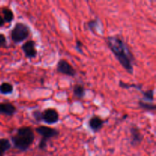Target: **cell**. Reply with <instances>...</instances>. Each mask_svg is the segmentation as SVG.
Listing matches in <instances>:
<instances>
[{
    "instance_id": "6da1fadb",
    "label": "cell",
    "mask_w": 156,
    "mask_h": 156,
    "mask_svg": "<svg viewBox=\"0 0 156 156\" xmlns=\"http://www.w3.org/2000/svg\"><path fill=\"white\" fill-rule=\"evenodd\" d=\"M107 45L114 53L122 66L129 73H133L134 57L126 43L119 36H110L107 38Z\"/></svg>"
},
{
    "instance_id": "7a4b0ae2",
    "label": "cell",
    "mask_w": 156,
    "mask_h": 156,
    "mask_svg": "<svg viewBox=\"0 0 156 156\" xmlns=\"http://www.w3.org/2000/svg\"><path fill=\"white\" fill-rule=\"evenodd\" d=\"M35 136L30 126H22L17 129L15 135L11 136V141L15 149L25 152L34 143Z\"/></svg>"
},
{
    "instance_id": "3957f363",
    "label": "cell",
    "mask_w": 156,
    "mask_h": 156,
    "mask_svg": "<svg viewBox=\"0 0 156 156\" xmlns=\"http://www.w3.org/2000/svg\"><path fill=\"white\" fill-rule=\"evenodd\" d=\"M35 131L42 136V139L40 141L38 147L41 150H44L47 148V142L49 140L53 137L58 136L59 134V131L55 128L49 127L47 126H40L35 129Z\"/></svg>"
},
{
    "instance_id": "277c9868",
    "label": "cell",
    "mask_w": 156,
    "mask_h": 156,
    "mask_svg": "<svg viewBox=\"0 0 156 156\" xmlns=\"http://www.w3.org/2000/svg\"><path fill=\"white\" fill-rule=\"evenodd\" d=\"M30 35V28L25 24L18 22L11 31V38L15 44H19L27 39Z\"/></svg>"
},
{
    "instance_id": "5b68a950",
    "label": "cell",
    "mask_w": 156,
    "mask_h": 156,
    "mask_svg": "<svg viewBox=\"0 0 156 156\" xmlns=\"http://www.w3.org/2000/svg\"><path fill=\"white\" fill-rule=\"evenodd\" d=\"M59 120V115L57 111L54 108H47L42 112L41 121H44L47 124H55Z\"/></svg>"
},
{
    "instance_id": "8992f818",
    "label": "cell",
    "mask_w": 156,
    "mask_h": 156,
    "mask_svg": "<svg viewBox=\"0 0 156 156\" xmlns=\"http://www.w3.org/2000/svg\"><path fill=\"white\" fill-rule=\"evenodd\" d=\"M56 70H57L58 73H61V74L72 76V77L76 76L77 74L76 70L72 66L71 64L69 63L68 61L63 59H61L58 62L57 65H56Z\"/></svg>"
},
{
    "instance_id": "52a82bcc",
    "label": "cell",
    "mask_w": 156,
    "mask_h": 156,
    "mask_svg": "<svg viewBox=\"0 0 156 156\" xmlns=\"http://www.w3.org/2000/svg\"><path fill=\"white\" fill-rule=\"evenodd\" d=\"M36 43L35 41H27L21 46V50L24 53V55L28 59H33V58L36 57L37 54V51L36 49Z\"/></svg>"
},
{
    "instance_id": "ba28073f",
    "label": "cell",
    "mask_w": 156,
    "mask_h": 156,
    "mask_svg": "<svg viewBox=\"0 0 156 156\" xmlns=\"http://www.w3.org/2000/svg\"><path fill=\"white\" fill-rule=\"evenodd\" d=\"M131 141L130 143L133 146H137L143 142V136L140 132V129L136 126H132L130 127Z\"/></svg>"
},
{
    "instance_id": "9c48e42d",
    "label": "cell",
    "mask_w": 156,
    "mask_h": 156,
    "mask_svg": "<svg viewBox=\"0 0 156 156\" xmlns=\"http://www.w3.org/2000/svg\"><path fill=\"white\" fill-rule=\"evenodd\" d=\"M104 124H105V120H102L98 116H93L88 121L90 129L94 133L98 132L100 129H101Z\"/></svg>"
},
{
    "instance_id": "30bf717a",
    "label": "cell",
    "mask_w": 156,
    "mask_h": 156,
    "mask_svg": "<svg viewBox=\"0 0 156 156\" xmlns=\"http://www.w3.org/2000/svg\"><path fill=\"white\" fill-rule=\"evenodd\" d=\"M17 109L15 105L10 102H2L0 103V114L6 116H13L16 113Z\"/></svg>"
},
{
    "instance_id": "8fae6325",
    "label": "cell",
    "mask_w": 156,
    "mask_h": 156,
    "mask_svg": "<svg viewBox=\"0 0 156 156\" xmlns=\"http://www.w3.org/2000/svg\"><path fill=\"white\" fill-rule=\"evenodd\" d=\"M10 141L6 138L0 139V156H4L5 153L11 149Z\"/></svg>"
},
{
    "instance_id": "7c38bea8",
    "label": "cell",
    "mask_w": 156,
    "mask_h": 156,
    "mask_svg": "<svg viewBox=\"0 0 156 156\" xmlns=\"http://www.w3.org/2000/svg\"><path fill=\"white\" fill-rule=\"evenodd\" d=\"M14 91V87L13 85L9 82H2L0 85V94H10L13 92Z\"/></svg>"
},
{
    "instance_id": "4fadbf2b",
    "label": "cell",
    "mask_w": 156,
    "mask_h": 156,
    "mask_svg": "<svg viewBox=\"0 0 156 156\" xmlns=\"http://www.w3.org/2000/svg\"><path fill=\"white\" fill-rule=\"evenodd\" d=\"M73 94L78 98H83L85 95V89L83 85H76L73 88Z\"/></svg>"
},
{
    "instance_id": "5bb4252c",
    "label": "cell",
    "mask_w": 156,
    "mask_h": 156,
    "mask_svg": "<svg viewBox=\"0 0 156 156\" xmlns=\"http://www.w3.org/2000/svg\"><path fill=\"white\" fill-rule=\"evenodd\" d=\"M3 13V19H4L5 22L10 23L14 20V14L12 11L9 8H4L2 9Z\"/></svg>"
},
{
    "instance_id": "9a60e30c",
    "label": "cell",
    "mask_w": 156,
    "mask_h": 156,
    "mask_svg": "<svg viewBox=\"0 0 156 156\" xmlns=\"http://www.w3.org/2000/svg\"><path fill=\"white\" fill-rule=\"evenodd\" d=\"M139 106H140L142 109L145 110V111H155L156 109L155 105L152 103H146V101H139Z\"/></svg>"
},
{
    "instance_id": "2e32d148",
    "label": "cell",
    "mask_w": 156,
    "mask_h": 156,
    "mask_svg": "<svg viewBox=\"0 0 156 156\" xmlns=\"http://www.w3.org/2000/svg\"><path fill=\"white\" fill-rule=\"evenodd\" d=\"M119 85H120V87H121V88H126V89H129V88H136V89L140 90V91H142V87H143V85H141L125 83V82H122V81H120V82H119Z\"/></svg>"
},
{
    "instance_id": "e0dca14e",
    "label": "cell",
    "mask_w": 156,
    "mask_h": 156,
    "mask_svg": "<svg viewBox=\"0 0 156 156\" xmlns=\"http://www.w3.org/2000/svg\"><path fill=\"white\" fill-rule=\"evenodd\" d=\"M143 94V101H148L152 102L154 101V90H148V91H141Z\"/></svg>"
},
{
    "instance_id": "ac0fdd59",
    "label": "cell",
    "mask_w": 156,
    "mask_h": 156,
    "mask_svg": "<svg viewBox=\"0 0 156 156\" xmlns=\"http://www.w3.org/2000/svg\"><path fill=\"white\" fill-rule=\"evenodd\" d=\"M88 26L91 31H94V30H97V27L98 26V20H93V21H90L88 23Z\"/></svg>"
},
{
    "instance_id": "d6986e66",
    "label": "cell",
    "mask_w": 156,
    "mask_h": 156,
    "mask_svg": "<svg viewBox=\"0 0 156 156\" xmlns=\"http://www.w3.org/2000/svg\"><path fill=\"white\" fill-rule=\"evenodd\" d=\"M32 114H33V117H34V119L37 120V121H39V122L41 121V114H42V112H41V111H34L33 113H32Z\"/></svg>"
},
{
    "instance_id": "ffe728a7",
    "label": "cell",
    "mask_w": 156,
    "mask_h": 156,
    "mask_svg": "<svg viewBox=\"0 0 156 156\" xmlns=\"http://www.w3.org/2000/svg\"><path fill=\"white\" fill-rule=\"evenodd\" d=\"M6 44H7V41H6L5 36L2 34H0V47H5Z\"/></svg>"
},
{
    "instance_id": "44dd1931",
    "label": "cell",
    "mask_w": 156,
    "mask_h": 156,
    "mask_svg": "<svg viewBox=\"0 0 156 156\" xmlns=\"http://www.w3.org/2000/svg\"><path fill=\"white\" fill-rule=\"evenodd\" d=\"M82 47H83V44H82V43L80 41H79V40H78V41H76V50H77L80 53H83V51L82 50Z\"/></svg>"
},
{
    "instance_id": "7402d4cb",
    "label": "cell",
    "mask_w": 156,
    "mask_h": 156,
    "mask_svg": "<svg viewBox=\"0 0 156 156\" xmlns=\"http://www.w3.org/2000/svg\"><path fill=\"white\" fill-rule=\"evenodd\" d=\"M4 24H5L4 19H3L2 17L0 15V27H2V26H4Z\"/></svg>"
}]
</instances>
